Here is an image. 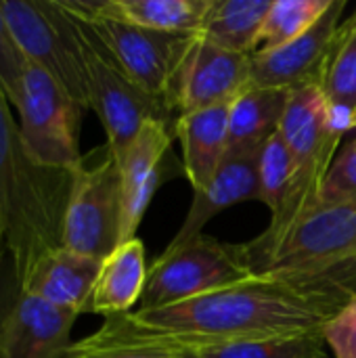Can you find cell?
Masks as SVG:
<instances>
[{
	"mask_svg": "<svg viewBox=\"0 0 356 358\" xmlns=\"http://www.w3.org/2000/svg\"><path fill=\"white\" fill-rule=\"evenodd\" d=\"M176 136L183 151V174L195 193L214 178L227 159L229 105L178 115Z\"/></svg>",
	"mask_w": 356,
	"mask_h": 358,
	"instance_id": "obj_18",
	"label": "cell"
},
{
	"mask_svg": "<svg viewBox=\"0 0 356 358\" xmlns=\"http://www.w3.org/2000/svg\"><path fill=\"white\" fill-rule=\"evenodd\" d=\"M252 199H260V155L227 157L214 178L204 189L193 193L191 208L168 248H178L197 239L216 214Z\"/></svg>",
	"mask_w": 356,
	"mask_h": 358,
	"instance_id": "obj_15",
	"label": "cell"
},
{
	"mask_svg": "<svg viewBox=\"0 0 356 358\" xmlns=\"http://www.w3.org/2000/svg\"><path fill=\"white\" fill-rule=\"evenodd\" d=\"M122 243V185L120 168L109 149L101 162L82 164L63 222V248L105 260Z\"/></svg>",
	"mask_w": 356,
	"mask_h": 358,
	"instance_id": "obj_7",
	"label": "cell"
},
{
	"mask_svg": "<svg viewBox=\"0 0 356 358\" xmlns=\"http://www.w3.org/2000/svg\"><path fill=\"white\" fill-rule=\"evenodd\" d=\"M65 358H174L164 355H149L138 350H124V348H94L86 346L82 340L73 342L67 350Z\"/></svg>",
	"mask_w": 356,
	"mask_h": 358,
	"instance_id": "obj_28",
	"label": "cell"
},
{
	"mask_svg": "<svg viewBox=\"0 0 356 358\" xmlns=\"http://www.w3.org/2000/svg\"><path fill=\"white\" fill-rule=\"evenodd\" d=\"M78 317L76 310L19 294L0 331V358H65Z\"/></svg>",
	"mask_w": 356,
	"mask_h": 358,
	"instance_id": "obj_13",
	"label": "cell"
},
{
	"mask_svg": "<svg viewBox=\"0 0 356 358\" xmlns=\"http://www.w3.org/2000/svg\"><path fill=\"white\" fill-rule=\"evenodd\" d=\"M290 90L250 86L229 105L227 157H258L279 132Z\"/></svg>",
	"mask_w": 356,
	"mask_h": 358,
	"instance_id": "obj_19",
	"label": "cell"
},
{
	"mask_svg": "<svg viewBox=\"0 0 356 358\" xmlns=\"http://www.w3.org/2000/svg\"><path fill=\"white\" fill-rule=\"evenodd\" d=\"M344 8L346 0H332L325 15L306 34L281 48L252 55V84L279 90L321 86Z\"/></svg>",
	"mask_w": 356,
	"mask_h": 358,
	"instance_id": "obj_11",
	"label": "cell"
},
{
	"mask_svg": "<svg viewBox=\"0 0 356 358\" xmlns=\"http://www.w3.org/2000/svg\"><path fill=\"white\" fill-rule=\"evenodd\" d=\"M252 86V57L225 50L195 34L170 80L168 103L178 115L231 105Z\"/></svg>",
	"mask_w": 356,
	"mask_h": 358,
	"instance_id": "obj_9",
	"label": "cell"
},
{
	"mask_svg": "<svg viewBox=\"0 0 356 358\" xmlns=\"http://www.w3.org/2000/svg\"><path fill=\"white\" fill-rule=\"evenodd\" d=\"M170 147V124L151 120L115 159L122 185V243L136 237L143 216L166 178Z\"/></svg>",
	"mask_w": 356,
	"mask_h": 358,
	"instance_id": "obj_12",
	"label": "cell"
},
{
	"mask_svg": "<svg viewBox=\"0 0 356 358\" xmlns=\"http://www.w3.org/2000/svg\"><path fill=\"white\" fill-rule=\"evenodd\" d=\"M19 294H21V289H19V283L15 277L13 262H10V258H6V262L0 268V331L4 327V321L8 319L10 310H13Z\"/></svg>",
	"mask_w": 356,
	"mask_h": 358,
	"instance_id": "obj_29",
	"label": "cell"
},
{
	"mask_svg": "<svg viewBox=\"0 0 356 358\" xmlns=\"http://www.w3.org/2000/svg\"><path fill=\"white\" fill-rule=\"evenodd\" d=\"M329 6L332 0H273L256 52H269L294 42L306 34Z\"/></svg>",
	"mask_w": 356,
	"mask_h": 358,
	"instance_id": "obj_23",
	"label": "cell"
},
{
	"mask_svg": "<svg viewBox=\"0 0 356 358\" xmlns=\"http://www.w3.org/2000/svg\"><path fill=\"white\" fill-rule=\"evenodd\" d=\"M2 10L25 59L78 105L90 107L84 36L61 0H2Z\"/></svg>",
	"mask_w": 356,
	"mask_h": 358,
	"instance_id": "obj_3",
	"label": "cell"
},
{
	"mask_svg": "<svg viewBox=\"0 0 356 358\" xmlns=\"http://www.w3.org/2000/svg\"><path fill=\"white\" fill-rule=\"evenodd\" d=\"M338 310L329 300L287 281L254 277L170 306L105 317L82 342L178 357L264 338L321 334Z\"/></svg>",
	"mask_w": 356,
	"mask_h": 358,
	"instance_id": "obj_1",
	"label": "cell"
},
{
	"mask_svg": "<svg viewBox=\"0 0 356 358\" xmlns=\"http://www.w3.org/2000/svg\"><path fill=\"white\" fill-rule=\"evenodd\" d=\"M13 107L19 111V132L36 166L76 172L84 164L80 153L84 107L48 73L29 63Z\"/></svg>",
	"mask_w": 356,
	"mask_h": 358,
	"instance_id": "obj_5",
	"label": "cell"
},
{
	"mask_svg": "<svg viewBox=\"0 0 356 358\" xmlns=\"http://www.w3.org/2000/svg\"><path fill=\"white\" fill-rule=\"evenodd\" d=\"M174 358H201L197 352H185V355H178V357Z\"/></svg>",
	"mask_w": 356,
	"mask_h": 358,
	"instance_id": "obj_31",
	"label": "cell"
},
{
	"mask_svg": "<svg viewBox=\"0 0 356 358\" xmlns=\"http://www.w3.org/2000/svg\"><path fill=\"white\" fill-rule=\"evenodd\" d=\"M103 260L71 252L67 248L44 254L21 281V294L36 296L55 306L82 315L94 287Z\"/></svg>",
	"mask_w": 356,
	"mask_h": 358,
	"instance_id": "obj_16",
	"label": "cell"
},
{
	"mask_svg": "<svg viewBox=\"0 0 356 358\" xmlns=\"http://www.w3.org/2000/svg\"><path fill=\"white\" fill-rule=\"evenodd\" d=\"M149 268L145 262V245L138 237L118 245L101 264L94 287L84 304V313L113 317L132 313L141 302L147 285Z\"/></svg>",
	"mask_w": 356,
	"mask_h": 358,
	"instance_id": "obj_17",
	"label": "cell"
},
{
	"mask_svg": "<svg viewBox=\"0 0 356 358\" xmlns=\"http://www.w3.org/2000/svg\"><path fill=\"white\" fill-rule=\"evenodd\" d=\"M321 88L332 105L336 126L356 130V13L340 23L325 65Z\"/></svg>",
	"mask_w": 356,
	"mask_h": 358,
	"instance_id": "obj_22",
	"label": "cell"
},
{
	"mask_svg": "<svg viewBox=\"0 0 356 358\" xmlns=\"http://www.w3.org/2000/svg\"><path fill=\"white\" fill-rule=\"evenodd\" d=\"M201 358H327L321 334L264 338L197 352Z\"/></svg>",
	"mask_w": 356,
	"mask_h": 358,
	"instance_id": "obj_24",
	"label": "cell"
},
{
	"mask_svg": "<svg viewBox=\"0 0 356 358\" xmlns=\"http://www.w3.org/2000/svg\"><path fill=\"white\" fill-rule=\"evenodd\" d=\"M355 132H356V130H355Z\"/></svg>",
	"mask_w": 356,
	"mask_h": 358,
	"instance_id": "obj_32",
	"label": "cell"
},
{
	"mask_svg": "<svg viewBox=\"0 0 356 358\" xmlns=\"http://www.w3.org/2000/svg\"><path fill=\"white\" fill-rule=\"evenodd\" d=\"M6 258H8V252H6V243H4V237H2V231H0V268L6 262Z\"/></svg>",
	"mask_w": 356,
	"mask_h": 358,
	"instance_id": "obj_30",
	"label": "cell"
},
{
	"mask_svg": "<svg viewBox=\"0 0 356 358\" xmlns=\"http://www.w3.org/2000/svg\"><path fill=\"white\" fill-rule=\"evenodd\" d=\"M78 19H82L92 29L115 65L136 86L168 103L170 80L187 42L191 40V34L157 31L103 17Z\"/></svg>",
	"mask_w": 356,
	"mask_h": 358,
	"instance_id": "obj_10",
	"label": "cell"
},
{
	"mask_svg": "<svg viewBox=\"0 0 356 358\" xmlns=\"http://www.w3.org/2000/svg\"><path fill=\"white\" fill-rule=\"evenodd\" d=\"M61 4L78 17H103L193 36L201 31L214 0H61Z\"/></svg>",
	"mask_w": 356,
	"mask_h": 358,
	"instance_id": "obj_14",
	"label": "cell"
},
{
	"mask_svg": "<svg viewBox=\"0 0 356 358\" xmlns=\"http://www.w3.org/2000/svg\"><path fill=\"white\" fill-rule=\"evenodd\" d=\"M254 279L243 243H225L199 235L197 239L166 248L149 268L141 308H159L185 302L229 285Z\"/></svg>",
	"mask_w": 356,
	"mask_h": 358,
	"instance_id": "obj_4",
	"label": "cell"
},
{
	"mask_svg": "<svg viewBox=\"0 0 356 358\" xmlns=\"http://www.w3.org/2000/svg\"><path fill=\"white\" fill-rule=\"evenodd\" d=\"M269 212V231H279L306 212L298 164L279 132L260 153V199Z\"/></svg>",
	"mask_w": 356,
	"mask_h": 358,
	"instance_id": "obj_20",
	"label": "cell"
},
{
	"mask_svg": "<svg viewBox=\"0 0 356 358\" xmlns=\"http://www.w3.org/2000/svg\"><path fill=\"white\" fill-rule=\"evenodd\" d=\"M71 185L73 172L31 162L0 88V231L19 285L44 254L63 248Z\"/></svg>",
	"mask_w": 356,
	"mask_h": 358,
	"instance_id": "obj_2",
	"label": "cell"
},
{
	"mask_svg": "<svg viewBox=\"0 0 356 358\" xmlns=\"http://www.w3.org/2000/svg\"><path fill=\"white\" fill-rule=\"evenodd\" d=\"M279 136L298 164L302 197L308 212L321 206V187L344 136L334 122L332 105L321 86L311 84L290 90Z\"/></svg>",
	"mask_w": 356,
	"mask_h": 358,
	"instance_id": "obj_8",
	"label": "cell"
},
{
	"mask_svg": "<svg viewBox=\"0 0 356 358\" xmlns=\"http://www.w3.org/2000/svg\"><path fill=\"white\" fill-rule=\"evenodd\" d=\"M321 203L323 206L356 203V134L336 155L321 187Z\"/></svg>",
	"mask_w": 356,
	"mask_h": 358,
	"instance_id": "obj_25",
	"label": "cell"
},
{
	"mask_svg": "<svg viewBox=\"0 0 356 358\" xmlns=\"http://www.w3.org/2000/svg\"><path fill=\"white\" fill-rule=\"evenodd\" d=\"M78 23L84 36L90 109L97 111L107 134V149L113 159H118L147 122L159 120L170 124L174 109L164 99L136 86L115 65L92 29L82 19H78Z\"/></svg>",
	"mask_w": 356,
	"mask_h": 358,
	"instance_id": "obj_6",
	"label": "cell"
},
{
	"mask_svg": "<svg viewBox=\"0 0 356 358\" xmlns=\"http://www.w3.org/2000/svg\"><path fill=\"white\" fill-rule=\"evenodd\" d=\"M271 4L273 0H214L199 36L225 50L252 57Z\"/></svg>",
	"mask_w": 356,
	"mask_h": 358,
	"instance_id": "obj_21",
	"label": "cell"
},
{
	"mask_svg": "<svg viewBox=\"0 0 356 358\" xmlns=\"http://www.w3.org/2000/svg\"><path fill=\"white\" fill-rule=\"evenodd\" d=\"M334 358H356V300L342 306L321 331Z\"/></svg>",
	"mask_w": 356,
	"mask_h": 358,
	"instance_id": "obj_27",
	"label": "cell"
},
{
	"mask_svg": "<svg viewBox=\"0 0 356 358\" xmlns=\"http://www.w3.org/2000/svg\"><path fill=\"white\" fill-rule=\"evenodd\" d=\"M27 65L29 61L25 59L21 46L15 40V34L6 21V15L2 10V0H0V88L6 94L10 105H15L19 96Z\"/></svg>",
	"mask_w": 356,
	"mask_h": 358,
	"instance_id": "obj_26",
	"label": "cell"
}]
</instances>
